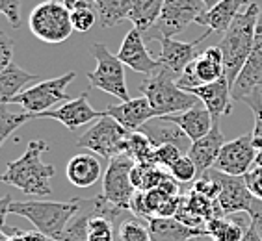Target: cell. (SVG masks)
Instances as JSON below:
<instances>
[{
	"instance_id": "cell-8",
	"label": "cell",
	"mask_w": 262,
	"mask_h": 241,
	"mask_svg": "<svg viewBox=\"0 0 262 241\" xmlns=\"http://www.w3.org/2000/svg\"><path fill=\"white\" fill-rule=\"evenodd\" d=\"M128 134L130 132L126 130L125 126L119 125L114 117L104 113L101 119L95 120V125L82 134L80 139L76 141V145L95 152L101 158L112 160L119 154H125Z\"/></svg>"
},
{
	"instance_id": "cell-5",
	"label": "cell",
	"mask_w": 262,
	"mask_h": 241,
	"mask_svg": "<svg viewBox=\"0 0 262 241\" xmlns=\"http://www.w3.org/2000/svg\"><path fill=\"white\" fill-rule=\"evenodd\" d=\"M30 32L47 45H60L75 32L71 22V10L63 2L45 0L30 11Z\"/></svg>"
},
{
	"instance_id": "cell-18",
	"label": "cell",
	"mask_w": 262,
	"mask_h": 241,
	"mask_svg": "<svg viewBox=\"0 0 262 241\" xmlns=\"http://www.w3.org/2000/svg\"><path fill=\"white\" fill-rule=\"evenodd\" d=\"M106 115L114 117V119L123 125L128 132L140 130L141 126L145 125L147 120H151L157 117V111L152 110V106L149 104L145 97H138V99H130L117 106H108L104 110Z\"/></svg>"
},
{
	"instance_id": "cell-23",
	"label": "cell",
	"mask_w": 262,
	"mask_h": 241,
	"mask_svg": "<svg viewBox=\"0 0 262 241\" xmlns=\"http://www.w3.org/2000/svg\"><path fill=\"white\" fill-rule=\"evenodd\" d=\"M249 0H220L217 4L208 8L203 15L197 17V25L207 26L208 30L217 32V34H225L234 17L242 11V8Z\"/></svg>"
},
{
	"instance_id": "cell-24",
	"label": "cell",
	"mask_w": 262,
	"mask_h": 241,
	"mask_svg": "<svg viewBox=\"0 0 262 241\" xmlns=\"http://www.w3.org/2000/svg\"><path fill=\"white\" fill-rule=\"evenodd\" d=\"M66 176L73 186L86 189L101 178V161L93 154H76L66 165Z\"/></svg>"
},
{
	"instance_id": "cell-29",
	"label": "cell",
	"mask_w": 262,
	"mask_h": 241,
	"mask_svg": "<svg viewBox=\"0 0 262 241\" xmlns=\"http://www.w3.org/2000/svg\"><path fill=\"white\" fill-rule=\"evenodd\" d=\"M99 11V22L102 28H112L121 20L128 19L134 0H95Z\"/></svg>"
},
{
	"instance_id": "cell-22",
	"label": "cell",
	"mask_w": 262,
	"mask_h": 241,
	"mask_svg": "<svg viewBox=\"0 0 262 241\" xmlns=\"http://www.w3.org/2000/svg\"><path fill=\"white\" fill-rule=\"evenodd\" d=\"M147 226L152 241H193L205 236V228H193L181 223L177 217H151Z\"/></svg>"
},
{
	"instance_id": "cell-1",
	"label": "cell",
	"mask_w": 262,
	"mask_h": 241,
	"mask_svg": "<svg viewBox=\"0 0 262 241\" xmlns=\"http://www.w3.org/2000/svg\"><path fill=\"white\" fill-rule=\"evenodd\" d=\"M49 151L45 139H34L28 143L25 154L6 165L4 182L17 187L26 195L49 197L52 193L51 178L56 169L41 160V154Z\"/></svg>"
},
{
	"instance_id": "cell-3",
	"label": "cell",
	"mask_w": 262,
	"mask_h": 241,
	"mask_svg": "<svg viewBox=\"0 0 262 241\" xmlns=\"http://www.w3.org/2000/svg\"><path fill=\"white\" fill-rule=\"evenodd\" d=\"M140 91L152 106V110L157 111V117L181 113L201 102L193 93L177 86V76L162 65L155 75L147 76L141 82Z\"/></svg>"
},
{
	"instance_id": "cell-12",
	"label": "cell",
	"mask_w": 262,
	"mask_h": 241,
	"mask_svg": "<svg viewBox=\"0 0 262 241\" xmlns=\"http://www.w3.org/2000/svg\"><path fill=\"white\" fill-rule=\"evenodd\" d=\"M257 152L258 151L253 145L251 134H244V136L236 137V139L227 141L222 147V151L217 154L212 169L231 176H244L255 165Z\"/></svg>"
},
{
	"instance_id": "cell-46",
	"label": "cell",
	"mask_w": 262,
	"mask_h": 241,
	"mask_svg": "<svg viewBox=\"0 0 262 241\" xmlns=\"http://www.w3.org/2000/svg\"><path fill=\"white\" fill-rule=\"evenodd\" d=\"M76 2H78V0H63V4H66L67 8H69V10H71V8H73V6L76 4Z\"/></svg>"
},
{
	"instance_id": "cell-47",
	"label": "cell",
	"mask_w": 262,
	"mask_h": 241,
	"mask_svg": "<svg viewBox=\"0 0 262 241\" xmlns=\"http://www.w3.org/2000/svg\"><path fill=\"white\" fill-rule=\"evenodd\" d=\"M203 2H205V4H207L208 8H212V6H214V4H217V2H220V0H203Z\"/></svg>"
},
{
	"instance_id": "cell-15",
	"label": "cell",
	"mask_w": 262,
	"mask_h": 241,
	"mask_svg": "<svg viewBox=\"0 0 262 241\" xmlns=\"http://www.w3.org/2000/svg\"><path fill=\"white\" fill-rule=\"evenodd\" d=\"M102 115H104V111H97L95 108H91L90 101H88V93H82L71 101H66L56 110L39 113L37 119H56L66 126L67 130L76 132L80 126L88 125L95 119H101Z\"/></svg>"
},
{
	"instance_id": "cell-32",
	"label": "cell",
	"mask_w": 262,
	"mask_h": 241,
	"mask_svg": "<svg viewBox=\"0 0 262 241\" xmlns=\"http://www.w3.org/2000/svg\"><path fill=\"white\" fill-rule=\"evenodd\" d=\"M35 119V113H11L10 110H6V106H0V147L4 145V141L20 126L28 123V120Z\"/></svg>"
},
{
	"instance_id": "cell-35",
	"label": "cell",
	"mask_w": 262,
	"mask_h": 241,
	"mask_svg": "<svg viewBox=\"0 0 262 241\" xmlns=\"http://www.w3.org/2000/svg\"><path fill=\"white\" fill-rule=\"evenodd\" d=\"M169 175H171L177 182H181V184H190V182L195 180V176L199 175V171H197V165L193 163L192 158L188 154H182L181 158L169 167Z\"/></svg>"
},
{
	"instance_id": "cell-14",
	"label": "cell",
	"mask_w": 262,
	"mask_h": 241,
	"mask_svg": "<svg viewBox=\"0 0 262 241\" xmlns=\"http://www.w3.org/2000/svg\"><path fill=\"white\" fill-rule=\"evenodd\" d=\"M214 178L220 184V208H222L223 215H234L240 211H249V206L255 197L251 195V191L247 189L244 176H231L225 173H220L216 169H210Z\"/></svg>"
},
{
	"instance_id": "cell-13",
	"label": "cell",
	"mask_w": 262,
	"mask_h": 241,
	"mask_svg": "<svg viewBox=\"0 0 262 241\" xmlns=\"http://www.w3.org/2000/svg\"><path fill=\"white\" fill-rule=\"evenodd\" d=\"M262 86V11L258 15L257 30H255V41H253V49L247 56L246 65L242 67L240 75H238L234 86H232V101L242 102L249 93L255 89H260Z\"/></svg>"
},
{
	"instance_id": "cell-43",
	"label": "cell",
	"mask_w": 262,
	"mask_h": 241,
	"mask_svg": "<svg viewBox=\"0 0 262 241\" xmlns=\"http://www.w3.org/2000/svg\"><path fill=\"white\" fill-rule=\"evenodd\" d=\"M193 241H214L210 236H199V237H195ZM242 241H262V237L258 236V232L255 230V226L251 225V219H249V226H247V230H246V236H244V239Z\"/></svg>"
},
{
	"instance_id": "cell-17",
	"label": "cell",
	"mask_w": 262,
	"mask_h": 241,
	"mask_svg": "<svg viewBox=\"0 0 262 241\" xmlns=\"http://www.w3.org/2000/svg\"><path fill=\"white\" fill-rule=\"evenodd\" d=\"M117 58L125 63L126 67H130L132 70H136L140 75L151 76L160 69L158 60H155L145 46V37L138 28L132 26V30H128V34L125 35Z\"/></svg>"
},
{
	"instance_id": "cell-36",
	"label": "cell",
	"mask_w": 262,
	"mask_h": 241,
	"mask_svg": "<svg viewBox=\"0 0 262 241\" xmlns=\"http://www.w3.org/2000/svg\"><path fill=\"white\" fill-rule=\"evenodd\" d=\"M182 156L181 147L173 145V143H166V145H158L155 149V156H152V163L164 167V169H169V167L175 163L179 158Z\"/></svg>"
},
{
	"instance_id": "cell-7",
	"label": "cell",
	"mask_w": 262,
	"mask_h": 241,
	"mask_svg": "<svg viewBox=\"0 0 262 241\" xmlns=\"http://www.w3.org/2000/svg\"><path fill=\"white\" fill-rule=\"evenodd\" d=\"M208 6L203 0H166L158 20L145 32L147 41H158L160 37H175L203 15Z\"/></svg>"
},
{
	"instance_id": "cell-49",
	"label": "cell",
	"mask_w": 262,
	"mask_h": 241,
	"mask_svg": "<svg viewBox=\"0 0 262 241\" xmlns=\"http://www.w3.org/2000/svg\"><path fill=\"white\" fill-rule=\"evenodd\" d=\"M51 241H58V239H51Z\"/></svg>"
},
{
	"instance_id": "cell-42",
	"label": "cell",
	"mask_w": 262,
	"mask_h": 241,
	"mask_svg": "<svg viewBox=\"0 0 262 241\" xmlns=\"http://www.w3.org/2000/svg\"><path fill=\"white\" fill-rule=\"evenodd\" d=\"M11 197L6 195V197H0V230L6 232V234H13L17 230L15 226H8L6 225V215L10 213V206H11Z\"/></svg>"
},
{
	"instance_id": "cell-33",
	"label": "cell",
	"mask_w": 262,
	"mask_h": 241,
	"mask_svg": "<svg viewBox=\"0 0 262 241\" xmlns=\"http://www.w3.org/2000/svg\"><path fill=\"white\" fill-rule=\"evenodd\" d=\"M117 239L119 241H152L149 226L140 221V217H128L119 223L117 228Z\"/></svg>"
},
{
	"instance_id": "cell-28",
	"label": "cell",
	"mask_w": 262,
	"mask_h": 241,
	"mask_svg": "<svg viewBox=\"0 0 262 241\" xmlns=\"http://www.w3.org/2000/svg\"><path fill=\"white\" fill-rule=\"evenodd\" d=\"M247 226H244L240 221H232L225 217H212L205 223V234L214 241H242Z\"/></svg>"
},
{
	"instance_id": "cell-38",
	"label": "cell",
	"mask_w": 262,
	"mask_h": 241,
	"mask_svg": "<svg viewBox=\"0 0 262 241\" xmlns=\"http://www.w3.org/2000/svg\"><path fill=\"white\" fill-rule=\"evenodd\" d=\"M13 49H15V41L6 32L0 30V73L13 63Z\"/></svg>"
},
{
	"instance_id": "cell-44",
	"label": "cell",
	"mask_w": 262,
	"mask_h": 241,
	"mask_svg": "<svg viewBox=\"0 0 262 241\" xmlns=\"http://www.w3.org/2000/svg\"><path fill=\"white\" fill-rule=\"evenodd\" d=\"M23 237H25V241H51L52 239V237L45 236V234L39 230H32V232L23 230Z\"/></svg>"
},
{
	"instance_id": "cell-9",
	"label": "cell",
	"mask_w": 262,
	"mask_h": 241,
	"mask_svg": "<svg viewBox=\"0 0 262 241\" xmlns=\"http://www.w3.org/2000/svg\"><path fill=\"white\" fill-rule=\"evenodd\" d=\"M76 73L69 70L66 75L58 76V78H51V80H43L35 86L23 89L19 95H15L11 99L10 104H19L20 108L28 113H35V119L43 111L52 110V106L58 102L71 101L67 87L73 80H75Z\"/></svg>"
},
{
	"instance_id": "cell-27",
	"label": "cell",
	"mask_w": 262,
	"mask_h": 241,
	"mask_svg": "<svg viewBox=\"0 0 262 241\" xmlns=\"http://www.w3.org/2000/svg\"><path fill=\"white\" fill-rule=\"evenodd\" d=\"M164 2L166 0H134L128 20L134 25V28H138L141 34H145L158 20L162 8H164Z\"/></svg>"
},
{
	"instance_id": "cell-50",
	"label": "cell",
	"mask_w": 262,
	"mask_h": 241,
	"mask_svg": "<svg viewBox=\"0 0 262 241\" xmlns=\"http://www.w3.org/2000/svg\"><path fill=\"white\" fill-rule=\"evenodd\" d=\"M93 2H95V0H93Z\"/></svg>"
},
{
	"instance_id": "cell-2",
	"label": "cell",
	"mask_w": 262,
	"mask_h": 241,
	"mask_svg": "<svg viewBox=\"0 0 262 241\" xmlns=\"http://www.w3.org/2000/svg\"><path fill=\"white\" fill-rule=\"evenodd\" d=\"M262 8L255 2H249L244 11H240L227 32L223 34L220 41V49L223 54V67H225V76H227L231 89L236 82L238 75L242 67L246 65L247 56L253 49V41H255V30H257L258 15H260Z\"/></svg>"
},
{
	"instance_id": "cell-31",
	"label": "cell",
	"mask_w": 262,
	"mask_h": 241,
	"mask_svg": "<svg viewBox=\"0 0 262 241\" xmlns=\"http://www.w3.org/2000/svg\"><path fill=\"white\" fill-rule=\"evenodd\" d=\"M99 15L97 6L93 0H78L73 8H71V22L75 32H90L91 26L95 25V19Z\"/></svg>"
},
{
	"instance_id": "cell-11",
	"label": "cell",
	"mask_w": 262,
	"mask_h": 241,
	"mask_svg": "<svg viewBox=\"0 0 262 241\" xmlns=\"http://www.w3.org/2000/svg\"><path fill=\"white\" fill-rule=\"evenodd\" d=\"M222 76H225L222 49L217 45L207 46L182 70V75L177 78V86L184 91H192L199 86L220 80Z\"/></svg>"
},
{
	"instance_id": "cell-16",
	"label": "cell",
	"mask_w": 262,
	"mask_h": 241,
	"mask_svg": "<svg viewBox=\"0 0 262 241\" xmlns=\"http://www.w3.org/2000/svg\"><path fill=\"white\" fill-rule=\"evenodd\" d=\"M212 34V30H207L201 37H197L192 43H182L177 41L173 37H160V54H158V63L162 67H166L179 78L182 75V70L186 69V65L199 54V45L207 39L208 35Z\"/></svg>"
},
{
	"instance_id": "cell-19",
	"label": "cell",
	"mask_w": 262,
	"mask_h": 241,
	"mask_svg": "<svg viewBox=\"0 0 262 241\" xmlns=\"http://www.w3.org/2000/svg\"><path fill=\"white\" fill-rule=\"evenodd\" d=\"M190 93H193L203 104L207 106V110L210 111L214 120H220L232 111V93L227 76H222L220 80L195 87Z\"/></svg>"
},
{
	"instance_id": "cell-37",
	"label": "cell",
	"mask_w": 262,
	"mask_h": 241,
	"mask_svg": "<svg viewBox=\"0 0 262 241\" xmlns=\"http://www.w3.org/2000/svg\"><path fill=\"white\" fill-rule=\"evenodd\" d=\"M193 191L208 197L212 201H217V197H220V184H217V180L214 178L210 169L205 171L203 175H199V178H197L195 184H193Z\"/></svg>"
},
{
	"instance_id": "cell-21",
	"label": "cell",
	"mask_w": 262,
	"mask_h": 241,
	"mask_svg": "<svg viewBox=\"0 0 262 241\" xmlns=\"http://www.w3.org/2000/svg\"><path fill=\"white\" fill-rule=\"evenodd\" d=\"M164 119L175 123L181 128L190 141L201 139L203 136H207L208 132L214 126V117L210 115V111L207 110V106L199 102L197 106L190 108L181 113H173V115H162Z\"/></svg>"
},
{
	"instance_id": "cell-39",
	"label": "cell",
	"mask_w": 262,
	"mask_h": 241,
	"mask_svg": "<svg viewBox=\"0 0 262 241\" xmlns=\"http://www.w3.org/2000/svg\"><path fill=\"white\" fill-rule=\"evenodd\" d=\"M0 15H6L13 28L20 25V0H0Z\"/></svg>"
},
{
	"instance_id": "cell-4",
	"label": "cell",
	"mask_w": 262,
	"mask_h": 241,
	"mask_svg": "<svg viewBox=\"0 0 262 241\" xmlns=\"http://www.w3.org/2000/svg\"><path fill=\"white\" fill-rule=\"evenodd\" d=\"M82 199H71L66 202L52 201H25L11 202L10 213H15L28 219L35 230L43 232L52 239H60L66 226L73 219L76 211L80 210Z\"/></svg>"
},
{
	"instance_id": "cell-45",
	"label": "cell",
	"mask_w": 262,
	"mask_h": 241,
	"mask_svg": "<svg viewBox=\"0 0 262 241\" xmlns=\"http://www.w3.org/2000/svg\"><path fill=\"white\" fill-rule=\"evenodd\" d=\"M255 165L262 167V151L257 152V158H255Z\"/></svg>"
},
{
	"instance_id": "cell-10",
	"label": "cell",
	"mask_w": 262,
	"mask_h": 241,
	"mask_svg": "<svg viewBox=\"0 0 262 241\" xmlns=\"http://www.w3.org/2000/svg\"><path fill=\"white\" fill-rule=\"evenodd\" d=\"M136 161L132 160L128 154H119L112 158L108 163V169L102 178V195L108 202L121 210L130 211V201L136 187L130 180V171Z\"/></svg>"
},
{
	"instance_id": "cell-34",
	"label": "cell",
	"mask_w": 262,
	"mask_h": 241,
	"mask_svg": "<svg viewBox=\"0 0 262 241\" xmlns=\"http://www.w3.org/2000/svg\"><path fill=\"white\" fill-rule=\"evenodd\" d=\"M242 102H246L253 111V117H255V126L251 132L253 145L257 151H262V89H255L253 93H249Z\"/></svg>"
},
{
	"instance_id": "cell-30",
	"label": "cell",
	"mask_w": 262,
	"mask_h": 241,
	"mask_svg": "<svg viewBox=\"0 0 262 241\" xmlns=\"http://www.w3.org/2000/svg\"><path fill=\"white\" fill-rule=\"evenodd\" d=\"M155 149H157L155 143L140 130L130 132L128 137H126L125 154H128L132 160L138 161V163H152Z\"/></svg>"
},
{
	"instance_id": "cell-20",
	"label": "cell",
	"mask_w": 262,
	"mask_h": 241,
	"mask_svg": "<svg viewBox=\"0 0 262 241\" xmlns=\"http://www.w3.org/2000/svg\"><path fill=\"white\" fill-rule=\"evenodd\" d=\"M225 143L227 141L223 136L220 120H214V126H212V130L208 132L207 136H203L201 139L197 141H192V145L188 149V156L197 165L199 175H203L205 171L214 167V161H216L217 154H220V151H222V147Z\"/></svg>"
},
{
	"instance_id": "cell-6",
	"label": "cell",
	"mask_w": 262,
	"mask_h": 241,
	"mask_svg": "<svg viewBox=\"0 0 262 241\" xmlns=\"http://www.w3.org/2000/svg\"><path fill=\"white\" fill-rule=\"evenodd\" d=\"M91 52L95 56L97 67L95 70L86 75L90 86L104 91V93H110L112 97L119 99L121 102L130 101L125 80V63L117 58V54H112L104 43L91 45Z\"/></svg>"
},
{
	"instance_id": "cell-40",
	"label": "cell",
	"mask_w": 262,
	"mask_h": 241,
	"mask_svg": "<svg viewBox=\"0 0 262 241\" xmlns=\"http://www.w3.org/2000/svg\"><path fill=\"white\" fill-rule=\"evenodd\" d=\"M247 189L251 191V195L255 199H262V167L253 165L251 171L244 175Z\"/></svg>"
},
{
	"instance_id": "cell-48",
	"label": "cell",
	"mask_w": 262,
	"mask_h": 241,
	"mask_svg": "<svg viewBox=\"0 0 262 241\" xmlns=\"http://www.w3.org/2000/svg\"><path fill=\"white\" fill-rule=\"evenodd\" d=\"M0 182H4V175H0Z\"/></svg>"
},
{
	"instance_id": "cell-25",
	"label": "cell",
	"mask_w": 262,
	"mask_h": 241,
	"mask_svg": "<svg viewBox=\"0 0 262 241\" xmlns=\"http://www.w3.org/2000/svg\"><path fill=\"white\" fill-rule=\"evenodd\" d=\"M140 132H143V134L155 143V147L173 143V145L182 149V147L188 145V141H190L186 137V134H184L175 123L164 119V117H157V119L147 120L145 125L140 128Z\"/></svg>"
},
{
	"instance_id": "cell-26",
	"label": "cell",
	"mask_w": 262,
	"mask_h": 241,
	"mask_svg": "<svg viewBox=\"0 0 262 241\" xmlns=\"http://www.w3.org/2000/svg\"><path fill=\"white\" fill-rule=\"evenodd\" d=\"M35 76L37 75L20 69L15 63H11L8 69L2 70L0 73V106L10 104L13 97L19 95L30 82L35 80Z\"/></svg>"
},
{
	"instance_id": "cell-41",
	"label": "cell",
	"mask_w": 262,
	"mask_h": 241,
	"mask_svg": "<svg viewBox=\"0 0 262 241\" xmlns=\"http://www.w3.org/2000/svg\"><path fill=\"white\" fill-rule=\"evenodd\" d=\"M247 215L251 219V225L255 226V230L258 232V236L262 237V199H253Z\"/></svg>"
}]
</instances>
